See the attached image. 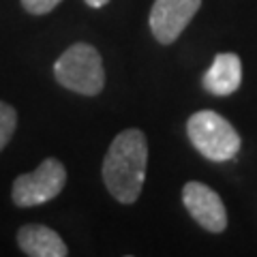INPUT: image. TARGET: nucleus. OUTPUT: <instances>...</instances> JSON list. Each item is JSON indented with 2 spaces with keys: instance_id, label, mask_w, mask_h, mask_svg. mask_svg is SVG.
<instances>
[{
  "instance_id": "nucleus-1",
  "label": "nucleus",
  "mask_w": 257,
  "mask_h": 257,
  "mask_svg": "<svg viewBox=\"0 0 257 257\" xmlns=\"http://www.w3.org/2000/svg\"><path fill=\"white\" fill-rule=\"evenodd\" d=\"M148 165V142L140 128H126L116 140L103 161V180L120 204H133L140 197Z\"/></svg>"
},
{
  "instance_id": "nucleus-2",
  "label": "nucleus",
  "mask_w": 257,
  "mask_h": 257,
  "mask_svg": "<svg viewBox=\"0 0 257 257\" xmlns=\"http://www.w3.org/2000/svg\"><path fill=\"white\" fill-rule=\"evenodd\" d=\"M54 77L60 86L73 92L92 96L99 94L105 86L101 54L88 43L71 45L54 64Z\"/></svg>"
},
{
  "instance_id": "nucleus-3",
  "label": "nucleus",
  "mask_w": 257,
  "mask_h": 257,
  "mask_svg": "<svg viewBox=\"0 0 257 257\" xmlns=\"http://www.w3.org/2000/svg\"><path fill=\"white\" fill-rule=\"evenodd\" d=\"M187 133L191 144L208 161H229L240 150L238 131L223 116L210 109L195 111L187 122Z\"/></svg>"
},
{
  "instance_id": "nucleus-4",
  "label": "nucleus",
  "mask_w": 257,
  "mask_h": 257,
  "mask_svg": "<svg viewBox=\"0 0 257 257\" xmlns=\"http://www.w3.org/2000/svg\"><path fill=\"white\" fill-rule=\"evenodd\" d=\"M67 170L58 159H45L32 174H22L13 182V202L20 208H32L54 199L64 189Z\"/></svg>"
},
{
  "instance_id": "nucleus-5",
  "label": "nucleus",
  "mask_w": 257,
  "mask_h": 257,
  "mask_svg": "<svg viewBox=\"0 0 257 257\" xmlns=\"http://www.w3.org/2000/svg\"><path fill=\"white\" fill-rule=\"evenodd\" d=\"M202 0H155L150 9V30L159 43H174L189 26Z\"/></svg>"
},
{
  "instance_id": "nucleus-6",
  "label": "nucleus",
  "mask_w": 257,
  "mask_h": 257,
  "mask_svg": "<svg viewBox=\"0 0 257 257\" xmlns=\"http://www.w3.org/2000/svg\"><path fill=\"white\" fill-rule=\"evenodd\" d=\"M182 202L189 214L208 231H223L227 227V212L219 193L202 182H187L182 189Z\"/></svg>"
},
{
  "instance_id": "nucleus-7",
  "label": "nucleus",
  "mask_w": 257,
  "mask_h": 257,
  "mask_svg": "<svg viewBox=\"0 0 257 257\" xmlns=\"http://www.w3.org/2000/svg\"><path fill=\"white\" fill-rule=\"evenodd\" d=\"M242 84V62L236 54H219L212 67L204 73V88L210 94L227 96Z\"/></svg>"
},
{
  "instance_id": "nucleus-8",
  "label": "nucleus",
  "mask_w": 257,
  "mask_h": 257,
  "mask_svg": "<svg viewBox=\"0 0 257 257\" xmlns=\"http://www.w3.org/2000/svg\"><path fill=\"white\" fill-rule=\"evenodd\" d=\"M18 242L22 251L32 257H64L69 253L62 238L45 225H24L18 234Z\"/></svg>"
},
{
  "instance_id": "nucleus-9",
  "label": "nucleus",
  "mask_w": 257,
  "mask_h": 257,
  "mask_svg": "<svg viewBox=\"0 0 257 257\" xmlns=\"http://www.w3.org/2000/svg\"><path fill=\"white\" fill-rule=\"evenodd\" d=\"M15 126H18V114L9 103L0 101V150H5V146L13 138Z\"/></svg>"
},
{
  "instance_id": "nucleus-10",
  "label": "nucleus",
  "mask_w": 257,
  "mask_h": 257,
  "mask_svg": "<svg viewBox=\"0 0 257 257\" xmlns=\"http://www.w3.org/2000/svg\"><path fill=\"white\" fill-rule=\"evenodd\" d=\"M60 5V0H22V7L32 15H43L50 13L52 9Z\"/></svg>"
},
{
  "instance_id": "nucleus-11",
  "label": "nucleus",
  "mask_w": 257,
  "mask_h": 257,
  "mask_svg": "<svg viewBox=\"0 0 257 257\" xmlns=\"http://www.w3.org/2000/svg\"><path fill=\"white\" fill-rule=\"evenodd\" d=\"M109 0H86L88 7H92V9H101V7H105Z\"/></svg>"
}]
</instances>
